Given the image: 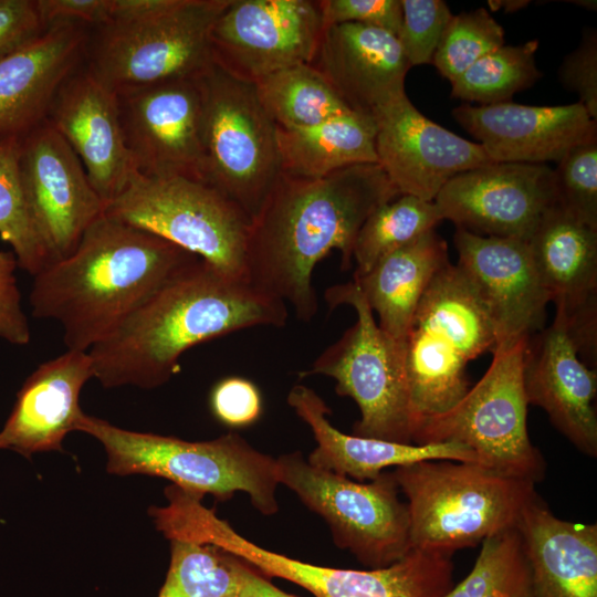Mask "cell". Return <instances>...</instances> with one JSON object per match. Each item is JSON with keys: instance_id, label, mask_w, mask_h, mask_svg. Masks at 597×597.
Returning a JSON list of instances; mask_svg holds the SVG:
<instances>
[{"instance_id": "obj_35", "label": "cell", "mask_w": 597, "mask_h": 597, "mask_svg": "<svg viewBox=\"0 0 597 597\" xmlns=\"http://www.w3.org/2000/svg\"><path fill=\"white\" fill-rule=\"evenodd\" d=\"M443 597H532L530 568L516 527L484 540L470 573Z\"/></svg>"}, {"instance_id": "obj_30", "label": "cell", "mask_w": 597, "mask_h": 597, "mask_svg": "<svg viewBox=\"0 0 597 597\" xmlns=\"http://www.w3.org/2000/svg\"><path fill=\"white\" fill-rule=\"evenodd\" d=\"M254 85L260 103L281 129L307 128L352 111L312 64L279 70Z\"/></svg>"}, {"instance_id": "obj_8", "label": "cell", "mask_w": 597, "mask_h": 597, "mask_svg": "<svg viewBox=\"0 0 597 597\" xmlns=\"http://www.w3.org/2000/svg\"><path fill=\"white\" fill-rule=\"evenodd\" d=\"M528 338L496 345L482 378L451 409L425 420L412 443H462L480 464L540 482L546 462L531 442L526 425L523 368Z\"/></svg>"}, {"instance_id": "obj_11", "label": "cell", "mask_w": 597, "mask_h": 597, "mask_svg": "<svg viewBox=\"0 0 597 597\" xmlns=\"http://www.w3.org/2000/svg\"><path fill=\"white\" fill-rule=\"evenodd\" d=\"M105 213L166 239L229 275L247 279L250 219L203 181L133 172Z\"/></svg>"}, {"instance_id": "obj_7", "label": "cell", "mask_w": 597, "mask_h": 597, "mask_svg": "<svg viewBox=\"0 0 597 597\" xmlns=\"http://www.w3.org/2000/svg\"><path fill=\"white\" fill-rule=\"evenodd\" d=\"M76 431L97 439L107 453L112 474H146L170 480L198 496L211 494L219 501L245 492L264 515L277 512L276 459L254 449L235 432L213 440L187 441L116 427L82 413Z\"/></svg>"}, {"instance_id": "obj_2", "label": "cell", "mask_w": 597, "mask_h": 597, "mask_svg": "<svg viewBox=\"0 0 597 597\" xmlns=\"http://www.w3.org/2000/svg\"><path fill=\"white\" fill-rule=\"evenodd\" d=\"M287 316L284 301L199 259L88 350L94 378L104 388H156L189 348L249 327H281Z\"/></svg>"}, {"instance_id": "obj_3", "label": "cell", "mask_w": 597, "mask_h": 597, "mask_svg": "<svg viewBox=\"0 0 597 597\" xmlns=\"http://www.w3.org/2000/svg\"><path fill=\"white\" fill-rule=\"evenodd\" d=\"M199 259L104 212L70 255L33 276L32 315L59 322L66 349L88 352Z\"/></svg>"}, {"instance_id": "obj_34", "label": "cell", "mask_w": 597, "mask_h": 597, "mask_svg": "<svg viewBox=\"0 0 597 597\" xmlns=\"http://www.w3.org/2000/svg\"><path fill=\"white\" fill-rule=\"evenodd\" d=\"M20 139L0 143V238L32 276L53 263L31 217L19 172Z\"/></svg>"}, {"instance_id": "obj_38", "label": "cell", "mask_w": 597, "mask_h": 597, "mask_svg": "<svg viewBox=\"0 0 597 597\" xmlns=\"http://www.w3.org/2000/svg\"><path fill=\"white\" fill-rule=\"evenodd\" d=\"M397 39L410 66L430 64L452 13L442 0H400Z\"/></svg>"}, {"instance_id": "obj_9", "label": "cell", "mask_w": 597, "mask_h": 597, "mask_svg": "<svg viewBox=\"0 0 597 597\" xmlns=\"http://www.w3.org/2000/svg\"><path fill=\"white\" fill-rule=\"evenodd\" d=\"M324 297L331 308L352 306L357 320L300 375L331 377L336 392L356 402L360 418L354 436L412 443L405 347L379 328L353 281L328 287Z\"/></svg>"}, {"instance_id": "obj_4", "label": "cell", "mask_w": 597, "mask_h": 597, "mask_svg": "<svg viewBox=\"0 0 597 597\" xmlns=\"http://www.w3.org/2000/svg\"><path fill=\"white\" fill-rule=\"evenodd\" d=\"M230 0H113L90 29L84 66L116 94L203 76L214 64L210 33Z\"/></svg>"}, {"instance_id": "obj_22", "label": "cell", "mask_w": 597, "mask_h": 597, "mask_svg": "<svg viewBox=\"0 0 597 597\" xmlns=\"http://www.w3.org/2000/svg\"><path fill=\"white\" fill-rule=\"evenodd\" d=\"M523 380L527 404L542 408L577 450L596 458L597 371L580 359L558 317L527 339Z\"/></svg>"}, {"instance_id": "obj_24", "label": "cell", "mask_w": 597, "mask_h": 597, "mask_svg": "<svg viewBox=\"0 0 597 597\" xmlns=\"http://www.w3.org/2000/svg\"><path fill=\"white\" fill-rule=\"evenodd\" d=\"M312 65L352 111L371 116L406 95L411 67L396 35L359 23L325 29Z\"/></svg>"}, {"instance_id": "obj_13", "label": "cell", "mask_w": 597, "mask_h": 597, "mask_svg": "<svg viewBox=\"0 0 597 597\" xmlns=\"http://www.w3.org/2000/svg\"><path fill=\"white\" fill-rule=\"evenodd\" d=\"M323 32L317 1L230 0L210 33L213 63L255 83L279 70L312 64Z\"/></svg>"}, {"instance_id": "obj_44", "label": "cell", "mask_w": 597, "mask_h": 597, "mask_svg": "<svg viewBox=\"0 0 597 597\" xmlns=\"http://www.w3.org/2000/svg\"><path fill=\"white\" fill-rule=\"evenodd\" d=\"M113 0H36L45 27L73 22L90 29L105 24L111 17Z\"/></svg>"}, {"instance_id": "obj_31", "label": "cell", "mask_w": 597, "mask_h": 597, "mask_svg": "<svg viewBox=\"0 0 597 597\" xmlns=\"http://www.w3.org/2000/svg\"><path fill=\"white\" fill-rule=\"evenodd\" d=\"M434 201L399 195L377 207L360 227L354 244V275L368 272L380 259L412 242L442 221Z\"/></svg>"}, {"instance_id": "obj_32", "label": "cell", "mask_w": 597, "mask_h": 597, "mask_svg": "<svg viewBox=\"0 0 597 597\" xmlns=\"http://www.w3.org/2000/svg\"><path fill=\"white\" fill-rule=\"evenodd\" d=\"M537 48L538 41L531 40L485 54L450 82L451 96L479 105L511 102L542 76L535 63Z\"/></svg>"}, {"instance_id": "obj_21", "label": "cell", "mask_w": 597, "mask_h": 597, "mask_svg": "<svg viewBox=\"0 0 597 597\" xmlns=\"http://www.w3.org/2000/svg\"><path fill=\"white\" fill-rule=\"evenodd\" d=\"M46 119L76 154L106 206L123 192L133 167L114 91L82 63L59 88Z\"/></svg>"}, {"instance_id": "obj_42", "label": "cell", "mask_w": 597, "mask_h": 597, "mask_svg": "<svg viewBox=\"0 0 597 597\" xmlns=\"http://www.w3.org/2000/svg\"><path fill=\"white\" fill-rule=\"evenodd\" d=\"M17 268L14 253L0 251V339L23 346L30 343L31 329L21 303Z\"/></svg>"}, {"instance_id": "obj_26", "label": "cell", "mask_w": 597, "mask_h": 597, "mask_svg": "<svg viewBox=\"0 0 597 597\" xmlns=\"http://www.w3.org/2000/svg\"><path fill=\"white\" fill-rule=\"evenodd\" d=\"M287 402L314 436L316 447L307 462L354 481H371L387 468L427 460L479 463L476 454L462 443L412 444L346 434L329 422L324 400L304 385L290 390Z\"/></svg>"}, {"instance_id": "obj_37", "label": "cell", "mask_w": 597, "mask_h": 597, "mask_svg": "<svg viewBox=\"0 0 597 597\" xmlns=\"http://www.w3.org/2000/svg\"><path fill=\"white\" fill-rule=\"evenodd\" d=\"M557 164V202L597 229V136L572 148Z\"/></svg>"}, {"instance_id": "obj_39", "label": "cell", "mask_w": 597, "mask_h": 597, "mask_svg": "<svg viewBox=\"0 0 597 597\" xmlns=\"http://www.w3.org/2000/svg\"><path fill=\"white\" fill-rule=\"evenodd\" d=\"M324 30L342 23H359L398 35L400 0H317Z\"/></svg>"}, {"instance_id": "obj_27", "label": "cell", "mask_w": 597, "mask_h": 597, "mask_svg": "<svg viewBox=\"0 0 597 597\" xmlns=\"http://www.w3.org/2000/svg\"><path fill=\"white\" fill-rule=\"evenodd\" d=\"M516 530L527 559L532 597H597V524L563 520L538 496Z\"/></svg>"}, {"instance_id": "obj_20", "label": "cell", "mask_w": 597, "mask_h": 597, "mask_svg": "<svg viewBox=\"0 0 597 597\" xmlns=\"http://www.w3.org/2000/svg\"><path fill=\"white\" fill-rule=\"evenodd\" d=\"M452 116L493 163H558L572 148L597 136L596 121L578 102L558 106L463 103L452 109Z\"/></svg>"}, {"instance_id": "obj_43", "label": "cell", "mask_w": 597, "mask_h": 597, "mask_svg": "<svg viewBox=\"0 0 597 597\" xmlns=\"http://www.w3.org/2000/svg\"><path fill=\"white\" fill-rule=\"evenodd\" d=\"M46 29L36 0H0V60L30 44Z\"/></svg>"}, {"instance_id": "obj_14", "label": "cell", "mask_w": 597, "mask_h": 597, "mask_svg": "<svg viewBox=\"0 0 597 597\" xmlns=\"http://www.w3.org/2000/svg\"><path fill=\"white\" fill-rule=\"evenodd\" d=\"M201 78L164 82L117 94L133 172L203 181Z\"/></svg>"}, {"instance_id": "obj_33", "label": "cell", "mask_w": 597, "mask_h": 597, "mask_svg": "<svg viewBox=\"0 0 597 597\" xmlns=\"http://www.w3.org/2000/svg\"><path fill=\"white\" fill-rule=\"evenodd\" d=\"M169 541L170 564L158 597H238L234 555L210 543Z\"/></svg>"}, {"instance_id": "obj_1", "label": "cell", "mask_w": 597, "mask_h": 597, "mask_svg": "<svg viewBox=\"0 0 597 597\" xmlns=\"http://www.w3.org/2000/svg\"><path fill=\"white\" fill-rule=\"evenodd\" d=\"M400 193L378 164L350 166L318 179L281 174L248 228L244 266L258 289L289 302L303 322L317 314L316 264L338 250L349 268L367 217Z\"/></svg>"}, {"instance_id": "obj_28", "label": "cell", "mask_w": 597, "mask_h": 597, "mask_svg": "<svg viewBox=\"0 0 597 597\" xmlns=\"http://www.w3.org/2000/svg\"><path fill=\"white\" fill-rule=\"evenodd\" d=\"M446 241L431 230L353 275L379 328L405 347L413 314L436 274L449 263Z\"/></svg>"}, {"instance_id": "obj_5", "label": "cell", "mask_w": 597, "mask_h": 597, "mask_svg": "<svg viewBox=\"0 0 597 597\" xmlns=\"http://www.w3.org/2000/svg\"><path fill=\"white\" fill-rule=\"evenodd\" d=\"M392 475L407 499L410 548L451 555L515 528L540 496L536 483L473 462L419 461Z\"/></svg>"}, {"instance_id": "obj_40", "label": "cell", "mask_w": 597, "mask_h": 597, "mask_svg": "<svg viewBox=\"0 0 597 597\" xmlns=\"http://www.w3.org/2000/svg\"><path fill=\"white\" fill-rule=\"evenodd\" d=\"M562 84L578 95L593 119H597V32L586 30L579 45L566 55L559 66Z\"/></svg>"}, {"instance_id": "obj_6", "label": "cell", "mask_w": 597, "mask_h": 597, "mask_svg": "<svg viewBox=\"0 0 597 597\" xmlns=\"http://www.w3.org/2000/svg\"><path fill=\"white\" fill-rule=\"evenodd\" d=\"M495 331L479 293L451 262L432 279L405 339L411 441L427 419L457 405L470 389L469 362L493 352Z\"/></svg>"}, {"instance_id": "obj_19", "label": "cell", "mask_w": 597, "mask_h": 597, "mask_svg": "<svg viewBox=\"0 0 597 597\" xmlns=\"http://www.w3.org/2000/svg\"><path fill=\"white\" fill-rule=\"evenodd\" d=\"M457 265L472 282L492 321L498 344L525 339L545 326L551 302L528 243L457 228Z\"/></svg>"}, {"instance_id": "obj_41", "label": "cell", "mask_w": 597, "mask_h": 597, "mask_svg": "<svg viewBox=\"0 0 597 597\" xmlns=\"http://www.w3.org/2000/svg\"><path fill=\"white\" fill-rule=\"evenodd\" d=\"M213 416L229 427H244L258 420L262 399L256 386L242 377H227L210 394Z\"/></svg>"}, {"instance_id": "obj_15", "label": "cell", "mask_w": 597, "mask_h": 597, "mask_svg": "<svg viewBox=\"0 0 597 597\" xmlns=\"http://www.w3.org/2000/svg\"><path fill=\"white\" fill-rule=\"evenodd\" d=\"M19 172L53 263L70 255L106 209L70 145L45 119L20 139Z\"/></svg>"}, {"instance_id": "obj_12", "label": "cell", "mask_w": 597, "mask_h": 597, "mask_svg": "<svg viewBox=\"0 0 597 597\" xmlns=\"http://www.w3.org/2000/svg\"><path fill=\"white\" fill-rule=\"evenodd\" d=\"M276 470L279 483L326 521L336 546L369 569L387 567L411 549L408 507L392 472L363 483L313 467L300 451L277 458Z\"/></svg>"}, {"instance_id": "obj_17", "label": "cell", "mask_w": 597, "mask_h": 597, "mask_svg": "<svg viewBox=\"0 0 597 597\" xmlns=\"http://www.w3.org/2000/svg\"><path fill=\"white\" fill-rule=\"evenodd\" d=\"M551 302L580 359H597V229L558 202L543 216L527 241Z\"/></svg>"}, {"instance_id": "obj_29", "label": "cell", "mask_w": 597, "mask_h": 597, "mask_svg": "<svg viewBox=\"0 0 597 597\" xmlns=\"http://www.w3.org/2000/svg\"><path fill=\"white\" fill-rule=\"evenodd\" d=\"M376 135L375 117L354 111L307 128H277L281 171L318 179L350 166L378 164Z\"/></svg>"}, {"instance_id": "obj_36", "label": "cell", "mask_w": 597, "mask_h": 597, "mask_svg": "<svg viewBox=\"0 0 597 597\" xmlns=\"http://www.w3.org/2000/svg\"><path fill=\"white\" fill-rule=\"evenodd\" d=\"M504 41L503 28L484 8L452 14L432 64L451 82Z\"/></svg>"}, {"instance_id": "obj_46", "label": "cell", "mask_w": 597, "mask_h": 597, "mask_svg": "<svg viewBox=\"0 0 597 597\" xmlns=\"http://www.w3.org/2000/svg\"><path fill=\"white\" fill-rule=\"evenodd\" d=\"M488 3L493 10L499 9V8H504L506 12H512V11L523 8L530 2L520 0V1H488Z\"/></svg>"}, {"instance_id": "obj_16", "label": "cell", "mask_w": 597, "mask_h": 597, "mask_svg": "<svg viewBox=\"0 0 597 597\" xmlns=\"http://www.w3.org/2000/svg\"><path fill=\"white\" fill-rule=\"evenodd\" d=\"M443 220L480 235L528 241L557 202L546 164L491 163L453 177L433 200Z\"/></svg>"}, {"instance_id": "obj_25", "label": "cell", "mask_w": 597, "mask_h": 597, "mask_svg": "<svg viewBox=\"0 0 597 597\" xmlns=\"http://www.w3.org/2000/svg\"><path fill=\"white\" fill-rule=\"evenodd\" d=\"M94 378L88 352L66 349L39 365L24 380L14 406L0 430V449L25 458L36 452L61 451L83 413L80 394Z\"/></svg>"}, {"instance_id": "obj_45", "label": "cell", "mask_w": 597, "mask_h": 597, "mask_svg": "<svg viewBox=\"0 0 597 597\" xmlns=\"http://www.w3.org/2000/svg\"><path fill=\"white\" fill-rule=\"evenodd\" d=\"M235 570L239 578L238 597H297L274 586L266 576L237 556Z\"/></svg>"}, {"instance_id": "obj_10", "label": "cell", "mask_w": 597, "mask_h": 597, "mask_svg": "<svg viewBox=\"0 0 597 597\" xmlns=\"http://www.w3.org/2000/svg\"><path fill=\"white\" fill-rule=\"evenodd\" d=\"M203 181L251 220L280 178L277 127L254 83L218 65L202 76Z\"/></svg>"}, {"instance_id": "obj_18", "label": "cell", "mask_w": 597, "mask_h": 597, "mask_svg": "<svg viewBox=\"0 0 597 597\" xmlns=\"http://www.w3.org/2000/svg\"><path fill=\"white\" fill-rule=\"evenodd\" d=\"M374 117L378 165L400 195L433 201L457 175L493 163L480 144L422 115L407 94Z\"/></svg>"}, {"instance_id": "obj_23", "label": "cell", "mask_w": 597, "mask_h": 597, "mask_svg": "<svg viewBox=\"0 0 597 597\" xmlns=\"http://www.w3.org/2000/svg\"><path fill=\"white\" fill-rule=\"evenodd\" d=\"M88 32L84 24L54 23L0 60V143L21 139L48 118L59 88L84 61Z\"/></svg>"}]
</instances>
